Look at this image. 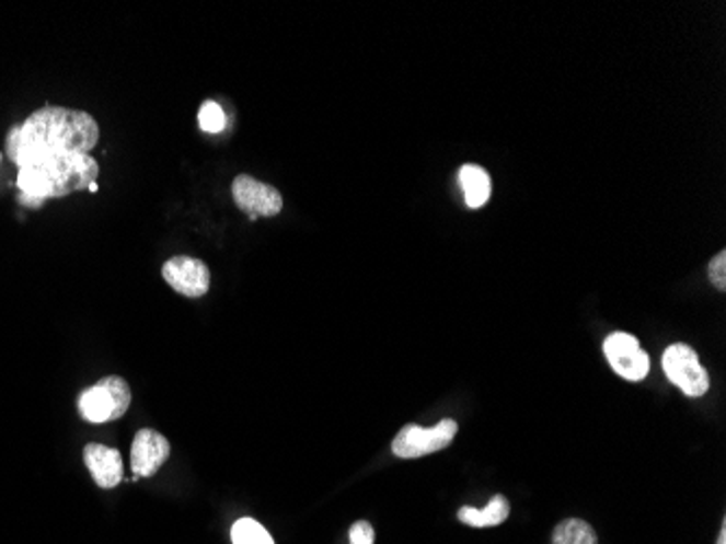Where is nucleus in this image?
Returning <instances> with one entry per match:
<instances>
[{
  "instance_id": "nucleus-1",
  "label": "nucleus",
  "mask_w": 726,
  "mask_h": 544,
  "mask_svg": "<svg viewBox=\"0 0 726 544\" xmlns=\"http://www.w3.org/2000/svg\"><path fill=\"white\" fill-rule=\"evenodd\" d=\"M99 123L81 109L42 107L22 125H13L4 151L22 169L24 164L48 155H90L99 144Z\"/></svg>"
},
{
  "instance_id": "nucleus-2",
  "label": "nucleus",
  "mask_w": 726,
  "mask_h": 544,
  "mask_svg": "<svg viewBox=\"0 0 726 544\" xmlns=\"http://www.w3.org/2000/svg\"><path fill=\"white\" fill-rule=\"evenodd\" d=\"M99 180V164L90 155H48L18 169V189L44 200L88 189Z\"/></svg>"
},
{
  "instance_id": "nucleus-3",
  "label": "nucleus",
  "mask_w": 726,
  "mask_h": 544,
  "mask_svg": "<svg viewBox=\"0 0 726 544\" xmlns=\"http://www.w3.org/2000/svg\"><path fill=\"white\" fill-rule=\"evenodd\" d=\"M131 405V387L123 377H105L79 396V412L88 423H112L127 414Z\"/></svg>"
},
{
  "instance_id": "nucleus-4",
  "label": "nucleus",
  "mask_w": 726,
  "mask_h": 544,
  "mask_svg": "<svg viewBox=\"0 0 726 544\" xmlns=\"http://www.w3.org/2000/svg\"><path fill=\"white\" fill-rule=\"evenodd\" d=\"M457 436V423L446 418L436 427L425 429L420 425H407L392 442V451L401 460H416L446 449Z\"/></svg>"
},
{
  "instance_id": "nucleus-5",
  "label": "nucleus",
  "mask_w": 726,
  "mask_h": 544,
  "mask_svg": "<svg viewBox=\"0 0 726 544\" xmlns=\"http://www.w3.org/2000/svg\"><path fill=\"white\" fill-rule=\"evenodd\" d=\"M661 363L666 377L688 396H703L710 390V374L692 347L681 343L670 345Z\"/></svg>"
},
{
  "instance_id": "nucleus-6",
  "label": "nucleus",
  "mask_w": 726,
  "mask_h": 544,
  "mask_svg": "<svg viewBox=\"0 0 726 544\" xmlns=\"http://www.w3.org/2000/svg\"><path fill=\"white\" fill-rule=\"evenodd\" d=\"M231 192H233L235 205L242 211H246L251 216V220L273 218V216H279L284 209V196L277 187L257 182L249 175L235 177Z\"/></svg>"
},
{
  "instance_id": "nucleus-7",
  "label": "nucleus",
  "mask_w": 726,
  "mask_h": 544,
  "mask_svg": "<svg viewBox=\"0 0 726 544\" xmlns=\"http://www.w3.org/2000/svg\"><path fill=\"white\" fill-rule=\"evenodd\" d=\"M161 275L174 292L189 297V299L205 297L211 286V273H209L207 264L196 257H187V255L168 259L161 268Z\"/></svg>"
},
{
  "instance_id": "nucleus-8",
  "label": "nucleus",
  "mask_w": 726,
  "mask_h": 544,
  "mask_svg": "<svg viewBox=\"0 0 726 544\" xmlns=\"http://www.w3.org/2000/svg\"><path fill=\"white\" fill-rule=\"evenodd\" d=\"M602 351H604L607 362L611 363V368L629 381H642L650 370V360H648L646 351L639 347L637 338L631 334H622V332L611 334L604 340Z\"/></svg>"
},
{
  "instance_id": "nucleus-9",
  "label": "nucleus",
  "mask_w": 726,
  "mask_h": 544,
  "mask_svg": "<svg viewBox=\"0 0 726 544\" xmlns=\"http://www.w3.org/2000/svg\"><path fill=\"white\" fill-rule=\"evenodd\" d=\"M170 458V442L154 429H140L131 447V468L134 475L152 477Z\"/></svg>"
},
{
  "instance_id": "nucleus-10",
  "label": "nucleus",
  "mask_w": 726,
  "mask_h": 544,
  "mask_svg": "<svg viewBox=\"0 0 726 544\" xmlns=\"http://www.w3.org/2000/svg\"><path fill=\"white\" fill-rule=\"evenodd\" d=\"M83 458L96 486L116 488L123 482L125 464L118 449H110L105 444H88L83 449Z\"/></svg>"
},
{
  "instance_id": "nucleus-11",
  "label": "nucleus",
  "mask_w": 726,
  "mask_h": 544,
  "mask_svg": "<svg viewBox=\"0 0 726 544\" xmlns=\"http://www.w3.org/2000/svg\"><path fill=\"white\" fill-rule=\"evenodd\" d=\"M459 185L463 189L465 205L472 207V209L483 207L489 200V196H492V180H489V175L481 166L465 164L459 171Z\"/></svg>"
},
{
  "instance_id": "nucleus-12",
  "label": "nucleus",
  "mask_w": 726,
  "mask_h": 544,
  "mask_svg": "<svg viewBox=\"0 0 726 544\" xmlns=\"http://www.w3.org/2000/svg\"><path fill=\"white\" fill-rule=\"evenodd\" d=\"M459 521L470 525V528H496L507 521L509 517V501L503 495H496L483 510L476 508H461L459 510Z\"/></svg>"
},
{
  "instance_id": "nucleus-13",
  "label": "nucleus",
  "mask_w": 726,
  "mask_h": 544,
  "mask_svg": "<svg viewBox=\"0 0 726 544\" xmlns=\"http://www.w3.org/2000/svg\"><path fill=\"white\" fill-rule=\"evenodd\" d=\"M553 544H598V536L581 519H568L555 528Z\"/></svg>"
},
{
  "instance_id": "nucleus-14",
  "label": "nucleus",
  "mask_w": 726,
  "mask_h": 544,
  "mask_svg": "<svg viewBox=\"0 0 726 544\" xmlns=\"http://www.w3.org/2000/svg\"><path fill=\"white\" fill-rule=\"evenodd\" d=\"M233 544H275L264 525L253 519H240L231 530Z\"/></svg>"
},
{
  "instance_id": "nucleus-15",
  "label": "nucleus",
  "mask_w": 726,
  "mask_h": 544,
  "mask_svg": "<svg viewBox=\"0 0 726 544\" xmlns=\"http://www.w3.org/2000/svg\"><path fill=\"white\" fill-rule=\"evenodd\" d=\"M198 125L205 134H220L227 125V116L218 103L207 101L198 112Z\"/></svg>"
},
{
  "instance_id": "nucleus-16",
  "label": "nucleus",
  "mask_w": 726,
  "mask_h": 544,
  "mask_svg": "<svg viewBox=\"0 0 726 544\" xmlns=\"http://www.w3.org/2000/svg\"><path fill=\"white\" fill-rule=\"evenodd\" d=\"M710 281L718 288L725 290L726 288V253L721 251L712 262H710Z\"/></svg>"
},
{
  "instance_id": "nucleus-17",
  "label": "nucleus",
  "mask_w": 726,
  "mask_h": 544,
  "mask_svg": "<svg viewBox=\"0 0 726 544\" xmlns=\"http://www.w3.org/2000/svg\"><path fill=\"white\" fill-rule=\"evenodd\" d=\"M350 544H374V530L366 521H357L350 528Z\"/></svg>"
},
{
  "instance_id": "nucleus-18",
  "label": "nucleus",
  "mask_w": 726,
  "mask_h": 544,
  "mask_svg": "<svg viewBox=\"0 0 726 544\" xmlns=\"http://www.w3.org/2000/svg\"><path fill=\"white\" fill-rule=\"evenodd\" d=\"M24 207H42L46 200L44 198H39V196H31V194H20V198H18Z\"/></svg>"
},
{
  "instance_id": "nucleus-19",
  "label": "nucleus",
  "mask_w": 726,
  "mask_h": 544,
  "mask_svg": "<svg viewBox=\"0 0 726 544\" xmlns=\"http://www.w3.org/2000/svg\"><path fill=\"white\" fill-rule=\"evenodd\" d=\"M718 544H726V523H723V530H721V536H718Z\"/></svg>"
},
{
  "instance_id": "nucleus-20",
  "label": "nucleus",
  "mask_w": 726,
  "mask_h": 544,
  "mask_svg": "<svg viewBox=\"0 0 726 544\" xmlns=\"http://www.w3.org/2000/svg\"><path fill=\"white\" fill-rule=\"evenodd\" d=\"M88 189H90V192H96V189H99V183H92Z\"/></svg>"
}]
</instances>
